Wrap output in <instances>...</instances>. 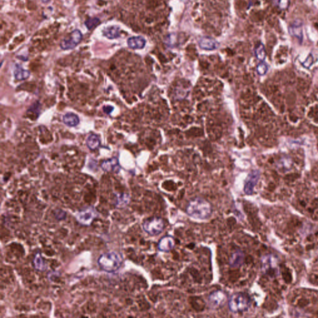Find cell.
Segmentation results:
<instances>
[{
	"mask_svg": "<svg viewBox=\"0 0 318 318\" xmlns=\"http://www.w3.org/2000/svg\"><path fill=\"white\" fill-rule=\"evenodd\" d=\"M286 222L285 229L286 244L300 254L309 253L318 247V225L291 216Z\"/></svg>",
	"mask_w": 318,
	"mask_h": 318,
	"instance_id": "1",
	"label": "cell"
},
{
	"mask_svg": "<svg viewBox=\"0 0 318 318\" xmlns=\"http://www.w3.org/2000/svg\"><path fill=\"white\" fill-rule=\"evenodd\" d=\"M261 271L270 281L276 284V290L278 291L286 289L293 281V271L288 264L272 254L262 257Z\"/></svg>",
	"mask_w": 318,
	"mask_h": 318,
	"instance_id": "2",
	"label": "cell"
},
{
	"mask_svg": "<svg viewBox=\"0 0 318 318\" xmlns=\"http://www.w3.org/2000/svg\"><path fill=\"white\" fill-rule=\"evenodd\" d=\"M290 305L296 312L305 316L318 315V293L312 290L296 291L291 296Z\"/></svg>",
	"mask_w": 318,
	"mask_h": 318,
	"instance_id": "3",
	"label": "cell"
},
{
	"mask_svg": "<svg viewBox=\"0 0 318 318\" xmlns=\"http://www.w3.org/2000/svg\"><path fill=\"white\" fill-rule=\"evenodd\" d=\"M212 211L211 203L200 197L191 200L188 203L186 209V212L189 216L201 220L209 218L211 216Z\"/></svg>",
	"mask_w": 318,
	"mask_h": 318,
	"instance_id": "4",
	"label": "cell"
},
{
	"mask_svg": "<svg viewBox=\"0 0 318 318\" xmlns=\"http://www.w3.org/2000/svg\"><path fill=\"white\" fill-rule=\"evenodd\" d=\"M122 262V256L115 252L104 254L98 260L100 268L107 272H113L118 270L121 266Z\"/></svg>",
	"mask_w": 318,
	"mask_h": 318,
	"instance_id": "5",
	"label": "cell"
},
{
	"mask_svg": "<svg viewBox=\"0 0 318 318\" xmlns=\"http://www.w3.org/2000/svg\"><path fill=\"white\" fill-rule=\"evenodd\" d=\"M251 305L250 297L243 293H234L230 298L228 306L230 311L234 313L247 311Z\"/></svg>",
	"mask_w": 318,
	"mask_h": 318,
	"instance_id": "6",
	"label": "cell"
},
{
	"mask_svg": "<svg viewBox=\"0 0 318 318\" xmlns=\"http://www.w3.org/2000/svg\"><path fill=\"white\" fill-rule=\"evenodd\" d=\"M144 231L152 236L160 234L164 229L165 222L162 218L152 217L145 220L142 224Z\"/></svg>",
	"mask_w": 318,
	"mask_h": 318,
	"instance_id": "7",
	"label": "cell"
},
{
	"mask_svg": "<svg viewBox=\"0 0 318 318\" xmlns=\"http://www.w3.org/2000/svg\"><path fill=\"white\" fill-rule=\"evenodd\" d=\"M227 301V295L222 290H217L211 293L208 297V305L212 310L222 308Z\"/></svg>",
	"mask_w": 318,
	"mask_h": 318,
	"instance_id": "8",
	"label": "cell"
},
{
	"mask_svg": "<svg viewBox=\"0 0 318 318\" xmlns=\"http://www.w3.org/2000/svg\"><path fill=\"white\" fill-rule=\"evenodd\" d=\"M82 34L78 30H75L65 37L60 42V47L63 50L74 49L82 41Z\"/></svg>",
	"mask_w": 318,
	"mask_h": 318,
	"instance_id": "9",
	"label": "cell"
},
{
	"mask_svg": "<svg viewBox=\"0 0 318 318\" xmlns=\"http://www.w3.org/2000/svg\"><path fill=\"white\" fill-rule=\"evenodd\" d=\"M97 216L98 212L94 208L88 207L78 212L76 217L78 221L82 224L89 226Z\"/></svg>",
	"mask_w": 318,
	"mask_h": 318,
	"instance_id": "10",
	"label": "cell"
},
{
	"mask_svg": "<svg viewBox=\"0 0 318 318\" xmlns=\"http://www.w3.org/2000/svg\"><path fill=\"white\" fill-rule=\"evenodd\" d=\"M175 246V241L173 237L166 236L163 237L158 243V249L160 251L168 252L171 251Z\"/></svg>",
	"mask_w": 318,
	"mask_h": 318,
	"instance_id": "11",
	"label": "cell"
},
{
	"mask_svg": "<svg viewBox=\"0 0 318 318\" xmlns=\"http://www.w3.org/2000/svg\"><path fill=\"white\" fill-rule=\"evenodd\" d=\"M259 178V175L257 172L254 171L251 173L246 179L244 185V192L246 194L250 195H252L254 191V188L256 185Z\"/></svg>",
	"mask_w": 318,
	"mask_h": 318,
	"instance_id": "12",
	"label": "cell"
},
{
	"mask_svg": "<svg viewBox=\"0 0 318 318\" xmlns=\"http://www.w3.org/2000/svg\"><path fill=\"white\" fill-rule=\"evenodd\" d=\"M101 167L105 171L114 173H117L121 168L118 160L115 157L103 161L101 165Z\"/></svg>",
	"mask_w": 318,
	"mask_h": 318,
	"instance_id": "13",
	"label": "cell"
},
{
	"mask_svg": "<svg viewBox=\"0 0 318 318\" xmlns=\"http://www.w3.org/2000/svg\"><path fill=\"white\" fill-rule=\"evenodd\" d=\"M244 261V253L241 250H237L231 256V257L229 259V265L233 268H238L243 265Z\"/></svg>",
	"mask_w": 318,
	"mask_h": 318,
	"instance_id": "14",
	"label": "cell"
},
{
	"mask_svg": "<svg viewBox=\"0 0 318 318\" xmlns=\"http://www.w3.org/2000/svg\"><path fill=\"white\" fill-rule=\"evenodd\" d=\"M128 46L132 49H141L144 47L146 45L145 39L141 37H132L127 40Z\"/></svg>",
	"mask_w": 318,
	"mask_h": 318,
	"instance_id": "15",
	"label": "cell"
},
{
	"mask_svg": "<svg viewBox=\"0 0 318 318\" xmlns=\"http://www.w3.org/2000/svg\"><path fill=\"white\" fill-rule=\"evenodd\" d=\"M63 122L69 127H75L80 122L79 117L77 115L72 112H68L63 117Z\"/></svg>",
	"mask_w": 318,
	"mask_h": 318,
	"instance_id": "16",
	"label": "cell"
},
{
	"mask_svg": "<svg viewBox=\"0 0 318 318\" xmlns=\"http://www.w3.org/2000/svg\"><path fill=\"white\" fill-rule=\"evenodd\" d=\"M86 144L90 150L95 151L97 149L100 144V140L98 136L95 134H90L87 139Z\"/></svg>",
	"mask_w": 318,
	"mask_h": 318,
	"instance_id": "17",
	"label": "cell"
},
{
	"mask_svg": "<svg viewBox=\"0 0 318 318\" xmlns=\"http://www.w3.org/2000/svg\"><path fill=\"white\" fill-rule=\"evenodd\" d=\"M33 264L34 268L39 271H45L47 269V265L44 262L43 258L41 256V253L38 252L36 254L34 261Z\"/></svg>",
	"mask_w": 318,
	"mask_h": 318,
	"instance_id": "18",
	"label": "cell"
},
{
	"mask_svg": "<svg viewBox=\"0 0 318 318\" xmlns=\"http://www.w3.org/2000/svg\"><path fill=\"white\" fill-rule=\"evenodd\" d=\"M103 34L108 39H116L119 36V27L116 26L108 27L104 30Z\"/></svg>",
	"mask_w": 318,
	"mask_h": 318,
	"instance_id": "19",
	"label": "cell"
},
{
	"mask_svg": "<svg viewBox=\"0 0 318 318\" xmlns=\"http://www.w3.org/2000/svg\"><path fill=\"white\" fill-rule=\"evenodd\" d=\"M30 75V72L28 70L23 69L21 67L16 65L14 69V76L17 80H24L27 79Z\"/></svg>",
	"mask_w": 318,
	"mask_h": 318,
	"instance_id": "20",
	"label": "cell"
},
{
	"mask_svg": "<svg viewBox=\"0 0 318 318\" xmlns=\"http://www.w3.org/2000/svg\"><path fill=\"white\" fill-rule=\"evenodd\" d=\"M200 45L202 49L206 50H212L217 47V42L208 37L201 39L200 42Z\"/></svg>",
	"mask_w": 318,
	"mask_h": 318,
	"instance_id": "21",
	"label": "cell"
},
{
	"mask_svg": "<svg viewBox=\"0 0 318 318\" xmlns=\"http://www.w3.org/2000/svg\"><path fill=\"white\" fill-rule=\"evenodd\" d=\"M129 200H130L129 196L127 195L122 194V195H119V197L117 198V204L118 205L119 207V206L122 207V206L127 205L129 203Z\"/></svg>",
	"mask_w": 318,
	"mask_h": 318,
	"instance_id": "22",
	"label": "cell"
},
{
	"mask_svg": "<svg viewBox=\"0 0 318 318\" xmlns=\"http://www.w3.org/2000/svg\"><path fill=\"white\" fill-rule=\"evenodd\" d=\"M256 54L257 57L260 60H264L265 58V48L262 43L259 44V45L257 47L256 49Z\"/></svg>",
	"mask_w": 318,
	"mask_h": 318,
	"instance_id": "23",
	"label": "cell"
},
{
	"mask_svg": "<svg viewBox=\"0 0 318 318\" xmlns=\"http://www.w3.org/2000/svg\"><path fill=\"white\" fill-rule=\"evenodd\" d=\"M100 22V19L97 17H95L88 19L87 21H85V24L88 29H92L95 26H97Z\"/></svg>",
	"mask_w": 318,
	"mask_h": 318,
	"instance_id": "24",
	"label": "cell"
},
{
	"mask_svg": "<svg viewBox=\"0 0 318 318\" xmlns=\"http://www.w3.org/2000/svg\"><path fill=\"white\" fill-rule=\"evenodd\" d=\"M275 1L276 2L278 1V4H279V6H280L283 8L287 6V2H288L287 0H275Z\"/></svg>",
	"mask_w": 318,
	"mask_h": 318,
	"instance_id": "25",
	"label": "cell"
},
{
	"mask_svg": "<svg viewBox=\"0 0 318 318\" xmlns=\"http://www.w3.org/2000/svg\"><path fill=\"white\" fill-rule=\"evenodd\" d=\"M263 69L265 70H266V65L264 63L259 64V65L258 66V68H257V70H258L259 73H264V72L263 71Z\"/></svg>",
	"mask_w": 318,
	"mask_h": 318,
	"instance_id": "26",
	"label": "cell"
}]
</instances>
